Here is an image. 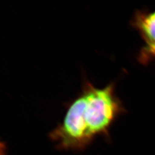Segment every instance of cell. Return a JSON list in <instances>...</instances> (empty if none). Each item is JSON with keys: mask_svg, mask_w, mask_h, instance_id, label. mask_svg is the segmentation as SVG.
Wrapping results in <instances>:
<instances>
[{"mask_svg": "<svg viewBox=\"0 0 155 155\" xmlns=\"http://www.w3.org/2000/svg\"><path fill=\"white\" fill-rule=\"evenodd\" d=\"M137 27L145 41L144 49L155 46V12L141 16L137 20Z\"/></svg>", "mask_w": 155, "mask_h": 155, "instance_id": "7a4b0ae2", "label": "cell"}, {"mask_svg": "<svg viewBox=\"0 0 155 155\" xmlns=\"http://www.w3.org/2000/svg\"><path fill=\"white\" fill-rule=\"evenodd\" d=\"M143 54L147 56H155V46L148 49H144Z\"/></svg>", "mask_w": 155, "mask_h": 155, "instance_id": "3957f363", "label": "cell"}, {"mask_svg": "<svg viewBox=\"0 0 155 155\" xmlns=\"http://www.w3.org/2000/svg\"><path fill=\"white\" fill-rule=\"evenodd\" d=\"M81 116L87 137L91 142L96 136L107 132L120 113L122 107L113 84L98 88L84 78L81 92Z\"/></svg>", "mask_w": 155, "mask_h": 155, "instance_id": "6da1fadb", "label": "cell"}, {"mask_svg": "<svg viewBox=\"0 0 155 155\" xmlns=\"http://www.w3.org/2000/svg\"><path fill=\"white\" fill-rule=\"evenodd\" d=\"M6 151L5 145L0 141V155H6Z\"/></svg>", "mask_w": 155, "mask_h": 155, "instance_id": "277c9868", "label": "cell"}]
</instances>
